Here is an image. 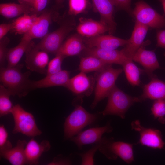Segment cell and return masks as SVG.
Instances as JSON below:
<instances>
[{
    "instance_id": "43",
    "label": "cell",
    "mask_w": 165,
    "mask_h": 165,
    "mask_svg": "<svg viewBox=\"0 0 165 165\" xmlns=\"http://www.w3.org/2000/svg\"><path fill=\"white\" fill-rule=\"evenodd\" d=\"M160 1L162 3L163 6L164 11L165 14V0H158Z\"/></svg>"
},
{
    "instance_id": "40",
    "label": "cell",
    "mask_w": 165,
    "mask_h": 165,
    "mask_svg": "<svg viewBox=\"0 0 165 165\" xmlns=\"http://www.w3.org/2000/svg\"><path fill=\"white\" fill-rule=\"evenodd\" d=\"M12 23L1 24L0 25V40L5 37L9 31L12 30Z\"/></svg>"
},
{
    "instance_id": "15",
    "label": "cell",
    "mask_w": 165,
    "mask_h": 165,
    "mask_svg": "<svg viewBox=\"0 0 165 165\" xmlns=\"http://www.w3.org/2000/svg\"><path fill=\"white\" fill-rule=\"evenodd\" d=\"M146 42L139 48L132 60L140 64L144 68V71L151 78L154 77L153 72L160 68V66L154 52L145 49L144 46Z\"/></svg>"
},
{
    "instance_id": "25",
    "label": "cell",
    "mask_w": 165,
    "mask_h": 165,
    "mask_svg": "<svg viewBox=\"0 0 165 165\" xmlns=\"http://www.w3.org/2000/svg\"><path fill=\"white\" fill-rule=\"evenodd\" d=\"M34 45L32 41L21 38L20 42L17 46L8 49L6 57L7 67H13L17 65L24 54Z\"/></svg>"
},
{
    "instance_id": "30",
    "label": "cell",
    "mask_w": 165,
    "mask_h": 165,
    "mask_svg": "<svg viewBox=\"0 0 165 165\" xmlns=\"http://www.w3.org/2000/svg\"><path fill=\"white\" fill-rule=\"evenodd\" d=\"M11 96L9 90L2 84L0 85V116L11 114L13 107L10 99Z\"/></svg>"
},
{
    "instance_id": "44",
    "label": "cell",
    "mask_w": 165,
    "mask_h": 165,
    "mask_svg": "<svg viewBox=\"0 0 165 165\" xmlns=\"http://www.w3.org/2000/svg\"><path fill=\"white\" fill-rule=\"evenodd\" d=\"M65 0H55L56 2L58 4H61Z\"/></svg>"
},
{
    "instance_id": "26",
    "label": "cell",
    "mask_w": 165,
    "mask_h": 165,
    "mask_svg": "<svg viewBox=\"0 0 165 165\" xmlns=\"http://www.w3.org/2000/svg\"><path fill=\"white\" fill-rule=\"evenodd\" d=\"M33 13L32 7L27 4L21 3H4L0 5V13L7 18H12L22 14Z\"/></svg>"
},
{
    "instance_id": "20",
    "label": "cell",
    "mask_w": 165,
    "mask_h": 165,
    "mask_svg": "<svg viewBox=\"0 0 165 165\" xmlns=\"http://www.w3.org/2000/svg\"><path fill=\"white\" fill-rule=\"evenodd\" d=\"M51 147L50 142L43 140L39 143L34 138L27 143L25 148L27 164L37 165L42 154L50 150Z\"/></svg>"
},
{
    "instance_id": "28",
    "label": "cell",
    "mask_w": 165,
    "mask_h": 165,
    "mask_svg": "<svg viewBox=\"0 0 165 165\" xmlns=\"http://www.w3.org/2000/svg\"><path fill=\"white\" fill-rule=\"evenodd\" d=\"M110 64L95 56L88 55L81 58L79 70L86 73L98 72Z\"/></svg>"
},
{
    "instance_id": "32",
    "label": "cell",
    "mask_w": 165,
    "mask_h": 165,
    "mask_svg": "<svg viewBox=\"0 0 165 165\" xmlns=\"http://www.w3.org/2000/svg\"><path fill=\"white\" fill-rule=\"evenodd\" d=\"M89 6L88 0H69V14L75 15L84 12Z\"/></svg>"
},
{
    "instance_id": "17",
    "label": "cell",
    "mask_w": 165,
    "mask_h": 165,
    "mask_svg": "<svg viewBox=\"0 0 165 165\" xmlns=\"http://www.w3.org/2000/svg\"><path fill=\"white\" fill-rule=\"evenodd\" d=\"M88 55L95 56L109 64H115L122 66L128 59L121 50L88 47L84 50Z\"/></svg>"
},
{
    "instance_id": "37",
    "label": "cell",
    "mask_w": 165,
    "mask_h": 165,
    "mask_svg": "<svg viewBox=\"0 0 165 165\" xmlns=\"http://www.w3.org/2000/svg\"><path fill=\"white\" fill-rule=\"evenodd\" d=\"M116 8L124 10L130 13H132L130 7L131 0H111Z\"/></svg>"
},
{
    "instance_id": "10",
    "label": "cell",
    "mask_w": 165,
    "mask_h": 165,
    "mask_svg": "<svg viewBox=\"0 0 165 165\" xmlns=\"http://www.w3.org/2000/svg\"><path fill=\"white\" fill-rule=\"evenodd\" d=\"M95 82V78L91 76H88L86 73L81 72L70 78L64 87L77 95L78 99H82L84 96H88L91 94L94 87Z\"/></svg>"
},
{
    "instance_id": "23",
    "label": "cell",
    "mask_w": 165,
    "mask_h": 165,
    "mask_svg": "<svg viewBox=\"0 0 165 165\" xmlns=\"http://www.w3.org/2000/svg\"><path fill=\"white\" fill-rule=\"evenodd\" d=\"M83 37L79 34L71 36L63 42L56 53L66 57L79 54L86 47Z\"/></svg>"
},
{
    "instance_id": "13",
    "label": "cell",
    "mask_w": 165,
    "mask_h": 165,
    "mask_svg": "<svg viewBox=\"0 0 165 165\" xmlns=\"http://www.w3.org/2000/svg\"><path fill=\"white\" fill-rule=\"evenodd\" d=\"M54 16L53 11H43L38 16L30 30L24 35L22 38L31 41L34 38H43L48 34Z\"/></svg>"
},
{
    "instance_id": "21",
    "label": "cell",
    "mask_w": 165,
    "mask_h": 165,
    "mask_svg": "<svg viewBox=\"0 0 165 165\" xmlns=\"http://www.w3.org/2000/svg\"><path fill=\"white\" fill-rule=\"evenodd\" d=\"M70 72L62 70L58 72L46 75L43 78L37 81H32V90L55 86L65 87L70 79Z\"/></svg>"
},
{
    "instance_id": "34",
    "label": "cell",
    "mask_w": 165,
    "mask_h": 165,
    "mask_svg": "<svg viewBox=\"0 0 165 165\" xmlns=\"http://www.w3.org/2000/svg\"><path fill=\"white\" fill-rule=\"evenodd\" d=\"M100 141L96 143L94 146L87 152L78 154L82 158V165L94 164V157L96 151L97 150H98L100 145Z\"/></svg>"
},
{
    "instance_id": "18",
    "label": "cell",
    "mask_w": 165,
    "mask_h": 165,
    "mask_svg": "<svg viewBox=\"0 0 165 165\" xmlns=\"http://www.w3.org/2000/svg\"><path fill=\"white\" fill-rule=\"evenodd\" d=\"M86 46L99 48L115 50L118 47L125 46L127 40L113 36L112 35H99L84 38Z\"/></svg>"
},
{
    "instance_id": "14",
    "label": "cell",
    "mask_w": 165,
    "mask_h": 165,
    "mask_svg": "<svg viewBox=\"0 0 165 165\" xmlns=\"http://www.w3.org/2000/svg\"><path fill=\"white\" fill-rule=\"evenodd\" d=\"M148 27L136 22L134 30L130 39L121 51L127 58H132L139 48L144 43L143 41Z\"/></svg>"
},
{
    "instance_id": "3",
    "label": "cell",
    "mask_w": 165,
    "mask_h": 165,
    "mask_svg": "<svg viewBox=\"0 0 165 165\" xmlns=\"http://www.w3.org/2000/svg\"><path fill=\"white\" fill-rule=\"evenodd\" d=\"M123 71L121 68H113L110 64L97 72L95 78L96 82L94 97L90 106L91 109L94 108L101 101L108 97Z\"/></svg>"
},
{
    "instance_id": "36",
    "label": "cell",
    "mask_w": 165,
    "mask_h": 165,
    "mask_svg": "<svg viewBox=\"0 0 165 165\" xmlns=\"http://www.w3.org/2000/svg\"><path fill=\"white\" fill-rule=\"evenodd\" d=\"M8 38L5 37L0 40V64L1 67H3L6 60V55L8 49L7 46L9 43Z\"/></svg>"
},
{
    "instance_id": "27",
    "label": "cell",
    "mask_w": 165,
    "mask_h": 165,
    "mask_svg": "<svg viewBox=\"0 0 165 165\" xmlns=\"http://www.w3.org/2000/svg\"><path fill=\"white\" fill-rule=\"evenodd\" d=\"M37 14H23L14 20L12 23V30L16 34L24 35L28 32L32 27L38 16Z\"/></svg>"
},
{
    "instance_id": "38",
    "label": "cell",
    "mask_w": 165,
    "mask_h": 165,
    "mask_svg": "<svg viewBox=\"0 0 165 165\" xmlns=\"http://www.w3.org/2000/svg\"><path fill=\"white\" fill-rule=\"evenodd\" d=\"M48 0H33L32 7L33 13L37 14L42 12L46 7Z\"/></svg>"
},
{
    "instance_id": "7",
    "label": "cell",
    "mask_w": 165,
    "mask_h": 165,
    "mask_svg": "<svg viewBox=\"0 0 165 165\" xmlns=\"http://www.w3.org/2000/svg\"><path fill=\"white\" fill-rule=\"evenodd\" d=\"M74 26L72 22H65L57 30L48 33L35 46L48 53L56 54L65 38L73 29Z\"/></svg>"
},
{
    "instance_id": "9",
    "label": "cell",
    "mask_w": 165,
    "mask_h": 165,
    "mask_svg": "<svg viewBox=\"0 0 165 165\" xmlns=\"http://www.w3.org/2000/svg\"><path fill=\"white\" fill-rule=\"evenodd\" d=\"M132 129L138 132L140 138L138 144L154 148L162 149L165 146L161 132L158 130L145 127L141 125L139 120L133 121Z\"/></svg>"
},
{
    "instance_id": "35",
    "label": "cell",
    "mask_w": 165,
    "mask_h": 165,
    "mask_svg": "<svg viewBox=\"0 0 165 165\" xmlns=\"http://www.w3.org/2000/svg\"><path fill=\"white\" fill-rule=\"evenodd\" d=\"M8 132L3 125L0 126V152L12 148L10 141L8 140Z\"/></svg>"
},
{
    "instance_id": "2",
    "label": "cell",
    "mask_w": 165,
    "mask_h": 165,
    "mask_svg": "<svg viewBox=\"0 0 165 165\" xmlns=\"http://www.w3.org/2000/svg\"><path fill=\"white\" fill-rule=\"evenodd\" d=\"M82 103H74L75 109L66 119L64 125L65 139L77 135L84 127L95 122L98 118L97 114L87 112L81 105Z\"/></svg>"
},
{
    "instance_id": "6",
    "label": "cell",
    "mask_w": 165,
    "mask_h": 165,
    "mask_svg": "<svg viewBox=\"0 0 165 165\" xmlns=\"http://www.w3.org/2000/svg\"><path fill=\"white\" fill-rule=\"evenodd\" d=\"M11 114L14 121L13 130V134L21 133L32 137L42 134V132L38 128L34 116L25 110L19 104L13 106Z\"/></svg>"
},
{
    "instance_id": "22",
    "label": "cell",
    "mask_w": 165,
    "mask_h": 165,
    "mask_svg": "<svg viewBox=\"0 0 165 165\" xmlns=\"http://www.w3.org/2000/svg\"><path fill=\"white\" fill-rule=\"evenodd\" d=\"M148 83L144 86L143 92L139 98L141 102L147 99H165V82L153 77Z\"/></svg>"
},
{
    "instance_id": "24",
    "label": "cell",
    "mask_w": 165,
    "mask_h": 165,
    "mask_svg": "<svg viewBox=\"0 0 165 165\" xmlns=\"http://www.w3.org/2000/svg\"><path fill=\"white\" fill-rule=\"evenodd\" d=\"M27 143L25 140H18L15 147L0 152V156L7 160L12 165L27 164L25 148Z\"/></svg>"
},
{
    "instance_id": "39",
    "label": "cell",
    "mask_w": 165,
    "mask_h": 165,
    "mask_svg": "<svg viewBox=\"0 0 165 165\" xmlns=\"http://www.w3.org/2000/svg\"><path fill=\"white\" fill-rule=\"evenodd\" d=\"M157 46L165 49V30L158 31L157 33ZM165 56V52L164 53Z\"/></svg>"
},
{
    "instance_id": "42",
    "label": "cell",
    "mask_w": 165,
    "mask_h": 165,
    "mask_svg": "<svg viewBox=\"0 0 165 165\" xmlns=\"http://www.w3.org/2000/svg\"><path fill=\"white\" fill-rule=\"evenodd\" d=\"M23 2V3L27 4L32 7L33 0H21Z\"/></svg>"
},
{
    "instance_id": "41",
    "label": "cell",
    "mask_w": 165,
    "mask_h": 165,
    "mask_svg": "<svg viewBox=\"0 0 165 165\" xmlns=\"http://www.w3.org/2000/svg\"><path fill=\"white\" fill-rule=\"evenodd\" d=\"M71 163V161L67 159L60 157H56L49 165H69Z\"/></svg>"
},
{
    "instance_id": "33",
    "label": "cell",
    "mask_w": 165,
    "mask_h": 165,
    "mask_svg": "<svg viewBox=\"0 0 165 165\" xmlns=\"http://www.w3.org/2000/svg\"><path fill=\"white\" fill-rule=\"evenodd\" d=\"M65 57L61 54H56L55 57L48 63L46 75L55 73L61 71L62 70V64Z\"/></svg>"
},
{
    "instance_id": "16",
    "label": "cell",
    "mask_w": 165,
    "mask_h": 165,
    "mask_svg": "<svg viewBox=\"0 0 165 165\" xmlns=\"http://www.w3.org/2000/svg\"><path fill=\"white\" fill-rule=\"evenodd\" d=\"M94 9L100 16V21L108 27L109 34L115 32L116 24L113 18L114 6L111 0H92Z\"/></svg>"
},
{
    "instance_id": "19",
    "label": "cell",
    "mask_w": 165,
    "mask_h": 165,
    "mask_svg": "<svg viewBox=\"0 0 165 165\" xmlns=\"http://www.w3.org/2000/svg\"><path fill=\"white\" fill-rule=\"evenodd\" d=\"M76 29L78 34L86 38L97 36L109 31L108 27L100 21L84 18L79 19Z\"/></svg>"
},
{
    "instance_id": "4",
    "label": "cell",
    "mask_w": 165,
    "mask_h": 165,
    "mask_svg": "<svg viewBox=\"0 0 165 165\" xmlns=\"http://www.w3.org/2000/svg\"><path fill=\"white\" fill-rule=\"evenodd\" d=\"M108 97L107 103L105 109L99 113L104 116L116 115L123 119H124L126 112L134 103L140 102L139 97L129 95L116 85Z\"/></svg>"
},
{
    "instance_id": "29",
    "label": "cell",
    "mask_w": 165,
    "mask_h": 165,
    "mask_svg": "<svg viewBox=\"0 0 165 165\" xmlns=\"http://www.w3.org/2000/svg\"><path fill=\"white\" fill-rule=\"evenodd\" d=\"M123 67L127 79L133 86H139L140 83V75L142 71L133 62L132 59L128 58L124 63Z\"/></svg>"
},
{
    "instance_id": "1",
    "label": "cell",
    "mask_w": 165,
    "mask_h": 165,
    "mask_svg": "<svg viewBox=\"0 0 165 165\" xmlns=\"http://www.w3.org/2000/svg\"><path fill=\"white\" fill-rule=\"evenodd\" d=\"M23 66L22 64H18L13 67L0 68V82L11 96L22 97L32 90V81L29 78L30 72L23 73L21 70Z\"/></svg>"
},
{
    "instance_id": "12",
    "label": "cell",
    "mask_w": 165,
    "mask_h": 165,
    "mask_svg": "<svg viewBox=\"0 0 165 165\" xmlns=\"http://www.w3.org/2000/svg\"><path fill=\"white\" fill-rule=\"evenodd\" d=\"M25 53L27 68L31 71L46 75L49 62L48 53L36 48L34 45Z\"/></svg>"
},
{
    "instance_id": "11",
    "label": "cell",
    "mask_w": 165,
    "mask_h": 165,
    "mask_svg": "<svg viewBox=\"0 0 165 165\" xmlns=\"http://www.w3.org/2000/svg\"><path fill=\"white\" fill-rule=\"evenodd\" d=\"M112 130L113 128L108 122L103 127L91 128L81 131L70 139L80 150L84 145L99 142L103 134L111 133Z\"/></svg>"
},
{
    "instance_id": "8",
    "label": "cell",
    "mask_w": 165,
    "mask_h": 165,
    "mask_svg": "<svg viewBox=\"0 0 165 165\" xmlns=\"http://www.w3.org/2000/svg\"><path fill=\"white\" fill-rule=\"evenodd\" d=\"M136 22L141 24L154 28L165 27V18L142 0L135 3L132 11Z\"/></svg>"
},
{
    "instance_id": "31",
    "label": "cell",
    "mask_w": 165,
    "mask_h": 165,
    "mask_svg": "<svg viewBox=\"0 0 165 165\" xmlns=\"http://www.w3.org/2000/svg\"><path fill=\"white\" fill-rule=\"evenodd\" d=\"M151 114L162 124L165 123V99L154 100L151 109Z\"/></svg>"
},
{
    "instance_id": "5",
    "label": "cell",
    "mask_w": 165,
    "mask_h": 165,
    "mask_svg": "<svg viewBox=\"0 0 165 165\" xmlns=\"http://www.w3.org/2000/svg\"><path fill=\"white\" fill-rule=\"evenodd\" d=\"M133 144L123 141H115L112 137H102L98 150L108 159L116 160L120 157L127 164L134 160Z\"/></svg>"
}]
</instances>
